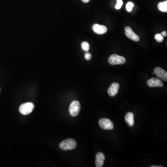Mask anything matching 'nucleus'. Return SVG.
Returning <instances> with one entry per match:
<instances>
[{
    "instance_id": "aec40b11",
    "label": "nucleus",
    "mask_w": 167,
    "mask_h": 167,
    "mask_svg": "<svg viewBox=\"0 0 167 167\" xmlns=\"http://www.w3.org/2000/svg\"><path fill=\"white\" fill-rule=\"evenodd\" d=\"M84 3H88V2H90V0H81Z\"/></svg>"
},
{
    "instance_id": "39448f33",
    "label": "nucleus",
    "mask_w": 167,
    "mask_h": 167,
    "mask_svg": "<svg viewBox=\"0 0 167 167\" xmlns=\"http://www.w3.org/2000/svg\"><path fill=\"white\" fill-rule=\"evenodd\" d=\"M99 125L104 130H112L114 128L113 123L108 118H101L99 121Z\"/></svg>"
},
{
    "instance_id": "4468645a",
    "label": "nucleus",
    "mask_w": 167,
    "mask_h": 167,
    "mask_svg": "<svg viewBox=\"0 0 167 167\" xmlns=\"http://www.w3.org/2000/svg\"><path fill=\"white\" fill-rule=\"evenodd\" d=\"M81 47L84 51L88 52L90 49V45L87 42L84 41L81 43Z\"/></svg>"
},
{
    "instance_id": "a211bd4d",
    "label": "nucleus",
    "mask_w": 167,
    "mask_h": 167,
    "mask_svg": "<svg viewBox=\"0 0 167 167\" xmlns=\"http://www.w3.org/2000/svg\"><path fill=\"white\" fill-rule=\"evenodd\" d=\"M84 58L87 60H89L92 59V55L90 53L86 52L84 55Z\"/></svg>"
},
{
    "instance_id": "1a4fd4ad",
    "label": "nucleus",
    "mask_w": 167,
    "mask_h": 167,
    "mask_svg": "<svg viewBox=\"0 0 167 167\" xmlns=\"http://www.w3.org/2000/svg\"><path fill=\"white\" fill-rule=\"evenodd\" d=\"M93 30L96 34L98 35H103L107 32V28L104 25H100L98 24H95L93 26Z\"/></svg>"
},
{
    "instance_id": "f8f14e48",
    "label": "nucleus",
    "mask_w": 167,
    "mask_h": 167,
    "mask_svg": "<svg viewBox=\"0 0 167 167\" xmlns=\"http://www.w3.org/2000/svg\"><path fill=\"white\" fill-rule=\"evenodd\" d=\"M125 120L129 126H132L134 125V115L132 112H128L125 116Z\"/></svg>"
},
{
    "instance_id": "423d86ee",
    "label": "nucleus",
    "mask_w": 167,
    "mask_h": 167,
    "mask_svg": "<svg viewBox=\"0 0 167 167\" xmlns=\"http://www.w3.org/2000/svg\"><path fill=\"white\" fill-rule=\"evenodd\" d=\"M125 35L127 37L134 41H138L140 40L139 37L133 32L130 26H126L125 28Z\"/></svg>"
},
{
    "instance_id": "dca6fc26",
    "label": "nucleus",
    "mask_w": 167,
    "mask_h": 167,
    "mask_svg": "<svg viewBox=\"0 0 167 167\" xmlns=\"http://www.w3.org/2000/svg\"><path fill=\"white\" fill-rule=\"evenodd\" d=\"M134 6V4L132 2H129L127 3V5H126V10L128 12H131Z\"/></svg>"
},
{
    "instance_id": "f3484780",
    "label": "nucleus",
    "mask_w": 167,
    "mask_h": 167,
    "mask_svg": "<svg viewBox=\"0 0 167 167\" xmlns=\"http://www.w3.org/2000/svg\"><path fill=\"white\" fill-rule=\"evenodd\" d=\"M123 4V2L122 0H117L116 5V8L117 9H119L122 7Z\"/></svg>"
},
{
    "instance_id": "9b49d317",
    "label": "nucleus",
    "mask_w": 167,
    "mask_h": 167,
    "mask_svg": "<svg viewBox=\"0 0 167 167\" xmlns=\"http://www.w3.org/2000/svg\"><path fill=\"white\" fill-rule=\"evenodd\" d=\"M105 159V155L103 153H98L96 155L95 165L96 167H103Z\"/></svg>"
},
{
    "instance_id": "412c9836",
    "label": "nucleus",
    "mask_w": 167,
    "mask_h": 167,
    "mask_svg": "<svg viewBox=\"0 0 167 167\" xmlns=\"http://www.w3.org/2000/svg\"><path fill=\"white\" fill-rule=\"evenodd\" d=\"M163 166H155V165H153V166H151V167H163Z\"/></svg>"
},
{
    "instance_id": "20e7f679",
    "label": "nucleus",
    "mask_w": 167,
    "mask_h": 167,
    "mask_svg": "<svg viewBox=\"0 0 167 167\" xmlns=\"http://www.w3.org/2000/svg\"><path fill=\"white\" fill-rule=\"evenodd\" d=\"M80 103L78 101H74L70 104L69 107V112L70 114L72 117H76L80 112Z\"/></svg>"
},
{
    "instance_id": "f257e3e1",
    "label": "nucleus",
    "mask_w": 167,
    "mask_h": 167,
    "mask_svg": "<svg viewBox=\"0 0 167 167\" xmlns=\"http://www.w3.org/2000/svg\"><path fill=\"white\" fill-rule=\"evenodd\" d=\"M77 143L75 140L69 138L63 141L59 145L60 148L63 150H69L75 149Z\"/></svg>"
},
{
    "instance_id": "ddd939ff",
    "label": "nucleus",
    "mask_w": 167,
    "mask_h": 167,
    "mask_svg": "<svg viewBox=\"0 0 167 167\" xmlns=\"http://www.w3.org/2000/svg\"><path fill=\"white\" fill-rule=\"evenodd\" d=\"M158 8L160 11L163 12H167V2H161L158 4Z\"/></svg>"
},
{
    "instance_id": "9d476101",
    "label": "nucleus",
    "mask_w": 167,
    "mask_h": 167,
    "mask_svg": "<svg viewBox=\"0 0 167 167\" xmlns=\"http://www.w3.org/2000/svg\"><path fill=\"white\" fill-rule=\"evenodd\" d=\"M120 85L118 83L115 82L112 84L108 90V93L111 97H114L117 93Z\"/></svg>"
},
{
    "instance_id": "2eb2a0df",
    "label": "nucleus",
    "mask_w": 167,
    "mask_h": 167,
    "mask_svg": "<svg viewBox=\"0 0 167 167\" xmlns=\"http://www.w3.org/2000/svg\"><path fill=\"white\" fill-rule=\"evenodd\" d=\"M155 39L156 41L159 42H162L164 40V36L161 34H156L155 35Z\"/></svg>"
},
{
    "instance_id": "7ed1b4c3",
    "label": "nucleus",
    "mask_w": 167,
    "mask_h": 167,
    "mask_svg": "<svg viewBox=\"0 0 167 167\" xmlns=\"http://www.w3.org/2000/svg\"><path fill=\"white\" fill-rule=\"evenodd\" d=\"M35 108V105L31 102L24 103L20 106L19 112L21 114L25 115L29 114L32 112Z\"/></svg>"
},
{
    "instance_id": "6e6552de",
    "label": "nucleus",
    "mask_w": 167,
    "mask_h": 167,
    "mask_svg": "<svg viewBox=\"0 0 167 167\" xmlns=\"http://www.w3.org/2000/svg\"><path fill=\"white\" fill-rule=\"evenodd\" d=\"M154 74L158 78L164 81H167V73L165 70L161 67H157L155 68Z\"/></svg>"
},
{
    "instance_id": "6ab92c4d",
    "label": "nucleus",
    "mask_w": 167,
    "mask_h": 167,
    "mask_svg": "<svg viewBox=\"0 0 167 167\" xmlns=\"http://www.w3.org/2000/svg\"><path fill=\"white\" fill-rule=\"evenodd\" d=\"M161 35L163 36L164 37H166L167 36V32L165 31H163L162 33H161Z\"/></svg>"
},
{
    "instance_id": "f03ea898",
    "label": "nucleus",
    "mask_w": 167,
    "mask_h": 167,
    "mask_svg": "<svg viewBox=\"0 0 167 167\" xmlns=\"http://www.w3.org/2000/svg\"><path fill=\"white\" fill-rule=\"evenodd\" d=\"M126 61L125 57L116 54L112 55L108 59V62L112 65L124 64Z\"/></svg>"
},
{
    "instance_id": "0eeeda50",
    "label": "nucleus",
    "mask_w": 167,
    "mask_h": 167,
    "mask_svg": "<svg viewBox=\"0 0 167 167\" xmlns=\"http://www.w3.org/2000/svg\"><path fill=\"white\" fill-rule=\"evenodd\" d=\"M147 85L150 87H163L164 83L161 79L156 78H152L147 82Z\"/></svg>"
}]
</instances>
